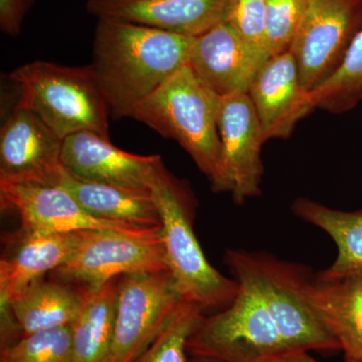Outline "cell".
Returning <instances> with one entry per match:
<instances>
[{
	"mask_svg": "<svg viewBox=\"0 0 362 362\" xmlns=\"http://www.w3.org/2000/svg\"><path fill=\"white\" fill-rule=\"evenodd\" d=\"M187 362H223L218 359L209 358L204 356H189Z\"/></svg>",
	"mask_w": 362,
	"mask_h": 362,
	"instance_id": "obj_30",
	"label": "cell"
},
{
	"mask_svg": "<svg viewBox=\"0 0 362 362\" xmlns=\"http://www.w3.org/2000/svg\"><path fill=\"white\" fill-rule=\"evenodd\" d=\"M315 109L343 113L362 102V30L352 40L341 65L312 90Z\"/></svg>",
	"mask_w": 362,
	"mask_h": 362,
	"instance_id": "obj_23",
	"label": "cell"
},
{
	"mask_svg": "<svg viewBox=\"0 0 362 362\" xmlns=\"http://www.w3.org/2000/svg\"><path fill=\"white\" fill-rule=\"evenodd\" d=\"M201 305L185 300L148 347L132 362H187V343L204 319Z\"/></svg>",
	"mask_w": 362,
	"mask_h": 362,
	"instance_id": "obj_24",
	"label": "cell"
},
{
	"mask_svg": "<svg viewBox=\"0 0 362 362\" xmlns=\"http://www.w3.org/2000/svg\"><path fill=\"white\" fill-rule=\"evenodd\" d=\"M221 99L187 64L140 104L131 118L177 142L213 187L221 168Z\"/></svg>",
	"mask_w": 362,
	"mask_h": 362,
	"instance_id": "obj_2",
	"label": "cell"
},
{
	"mask_svg": "<svg viewBox=\"0 0 362 362\" xmlns=\"http://www.w3.org/2000/svg\"><path fill=\"white\" fill-rule=\"evenodd\" d=\"M266 2L267 0H228L223 20L243 39L264 51Z\"/></svg>",
	"mask_w": 362,
	"mask_h": 362,
	"instance_id": "obj_27",
	"label": "cell"
},
{
	"mask_svg": "<svg viewBox=\"0 0 362 362\" xmlns=\"http://www.w3.org/2000/svg\"><path fill=\"white\" fill-rule=\"evenodd\" d=\"M84 301V290L44 278L28 286L9 302L23 337L37 331L71 325Z\"/></svg>",
	"mask_w": 362,
	"mask_h": 362,
	"instance_id": "obj_20",
	"label": "cell"
},
{
	"mask_svg": "<svg viewBox=\"0 0 362 362\" xmlns=\"http://www.w3.org/2000/svg\"><path fill=\"white\" fill-rule=\"evenodd\" d=\"M265 141L287 139L298 122L315 109L302 85L296 61L287 51L270 57L252 81L249 93Z\"/></svg>",
	"mask_w": 362,
	"mask_h": 362,
	"instance_id": "obj_15",
	"label": "cell"
},
{
	"mask_svg": "<svg viewBox=\"0 0 362 362\" xmlns=\"http://www.w3.org/2000/svg\"><path fill=\"white\" fill-rule=\"evenodd\" d=\"M35 0H0V28L9 37H18L23 20Z\"/></svg>",
	"mask_w": 362,
	"mask_h": 362,
	"instance_id": "obj_28",
	"label": "cell"
},
{
	"mask_svg": "<svg viewBox=\"0 0 362 362\" xmlns=\"http://www.w3.org/2000/svg\"><path fill=\"white\" fill-rule=\"evenodd\" d=\"M304 293L339 342L345 362L362 361V273L339 278L308 275Z\"/></svg>",
	"mask_w": 362,
	"mask_h": 362,
	"instance_id": "obj_17",
	"label": "cell"
},
{
	"mask_svg": "<svg viewBox=\"0 0 362 362\" xmlns=\"http://www.w3.org/2000/svg\"><path fill=\"white\" fill-rule=\"evenodd\" d=\"M185 298L169 270L119 277L115 333L106 362H132Z\"/></svg>",
	"mask_w": 362,
	"mask_h": 362,
	"instance_id": "obj_8",
	"label": "cell"
},
{
	"mask_svg": "<svg viewBox=\"0 0 362 362\" xmlns=\"http://www.w3.org/2000/svg\"><path fill=\"white\" fill-rule=\"evenodd\" d=\"M63 139L37 113L16 102L0 130V183L57 185Z\"/></svg>",
	"mask_w": 362,
	"mask_h": 362,
	"instance_id": "obj_11",
	"label": "cell"
},
{
	"mask_svg": "<svg viewBox=\"0 0 362 362\" xmlns=\"http://www.w3.org/2000/svg\"><path fill=\"white\" fill-rule=\"evenodd\" d=\"M62 163L80 180L144 192H151L152 182L163 165L159 156L128 153L114 146L109 138L90 131L63 140Z\"/></svg>",
	"mask_w": 362,
	"mask_h": 362,
	"instance_id": "obj_12",
	"label": "cell"
},
{
	"mask_svg": "<svg viewBox=\"0 0 362 362\" xmlns=\"http://www.w3.org/2000/svg\"><path fill=\"white\" fill-rule=\"evenodd\" d=\"M83 290L82 309L71 324L75 361L106 362L115 333L119 277L101 287Z\"/></svg>",
	"mask_w": 362,
	"mask_h": 362,
	"instance_id": "obj_21",
	"label": "cell"
},
{
	"mask_svg": "<svg viewBox=\"0 0 362 362\" xmlns=\"http://www.w3.org/2000/svg\"><path fill=\"white\" fill-rule=\"evenodd\" d=\"M9 80L20 90L18 101L62 139L83 131L110 139V112L90 66L35 61L11 71Z\"/></svg>",
	"mask_w": 362,
	"mask_h": 362,
	"instance_id": "obj_3",
	"label": "cell"
},
{
	"mask_svg": "<svg viewBox=\"0 0 362 362\" xmlns=\"http://www.w3.org/2000/svg\"><path fill=\"white\" fill-rule=\"evenodd\" d=\"M194 37L125 21L98 20L90 64L116 118L135 109L188 64Z\"/></svg>",
	"mask_w": 362,
	"mask_h": 362,
	"instance_id": "obj_1",
	"label": "cell"
},
{
	"mask_svg": "<svg viewBox=\"0 0 362 362\" xmlns=\"http://www.w3.org/2000/svg\"><path fill=\"white\" fill-rule=\"evenodd\" d=\"M259 362H318L307 351H291L268 357Z\"/></svg>",
	"mask_w": 362,
	"mask_h": 362,
	"instance_id": "obj_29",
	"label": "cell"
},
{
	"mask_svg": "<svg viewBox=\"0 0 362 362\" xmlns=\"http://www.w3.org/2000/svg\"><path fill=\"white\" fill-rule=\"evenodd\" d=\"M306 6L307 0H267L264 47L269 57L289 51Z\"/></svg>",
	"mask_w": 362,
	"mask_h": 362,
	"instance_id": "obj_26",
	"label": "cell"
},
{
	"mask_svg": "<svg viewBox=\"0 0 362 362\" xmlns=\"http://www.w3.org/2000/svg\"><path fill=\"white\" fill-rule=\"evenodd\" d=\"M169 270L161 226L137 230H81L70 258L52 272L59 282L95 289L132 274Z\"/></svg>",
	"mask_w": 362,
	"mask_h": 362,
	"instance_id": "obj_7",
	"label": "cell"
},
{
	"mask_svg": "<svg viewBox=\"0 0 362 362\" xmlns=\"http://www.w3.org/2000/svg\"><path fill=\"white\" fill-rule=\"evenodd\" d=\"M90 216L99 220L147 230L161 226L151 192H136L71 175L64 168L58 185Z\"/></svg>",
	"mask_w": 362,
	"mask_h": 362,
	"instance_id": "obj_19",
	"label": "cell"
},
{
	"mask_svg": "<svg viewBox=\"0 0 362 362\" xmlns=\"http://www.w3.org/2000/svg\"><path fill=\"white\" fill-rule=\"evenodd\" d=\"M80 232L16 233L0 261V302L9 303L33 282L63 265L75 251Z\"/></svg>",
	"mask_w": 362,
	"mask_h": 362,
	"instance_id": "obj_18",
	"label": "cell"
},
{
	"mask_svg": "<svg viewBox=\"0 0 362 362\" xmlns=\"http://www.w3.org/2000/svg\"><path fill=\"white\" fill-rule=\"evenodd\" d=\"M221 144L220 175L214 192H230L237 204L261 194V150L265 139L249 94L221 99L218 118Z\"/></svg>",
	"mask_w": 362,
	"mask_h": 362,
	"instance_id": "obj_10",
	"label": "cell"
},
{
	"mask_svg": "<svg viewBox=\"0 0 362 362\" xmlns=\"http://www.w3.org/2000/svg\"><path fill=\"white\" fill-rule=\"evenodd\" d=\"M292 211L298 218L327 233L337 244V259L321 276L339 278L362 273V209L337 211L302 197L293 202Z\"/></svg>",
	"mask_w": 362,
	"mask_h": 362,
	"instance_id": "obj_22",
	"label": "cell"
},
{
	"mask_svg": "<svg viewBox=\"0 0 362 362\" xmlns=\"http://www.w3.org/2000/svg\"><path fill=\"white\" fill-rule=\"evenodd\" d=\"M1 362H76L71 325L23 337L1 354Z\"/></svg>",
	"mask_w": 362,
	"mask_h": 362,
	"instance_id": "obj_25",
	"label": "cell"
},
{
	"mask_svg": "<svg viewBox=\"0 0 362 362\" xmlns=\"http://www.w3.org/2000/svg\"><path fill=\"white\" fill-rule=\"evenodd\" d=\"M362 30V0H307L291 52L302 85L312 92L337 70Z\"/></svg>",
	"mask_w": 362,
	"mask_h": 362,
	"instance_id": "obj_9",
	"label": "cell"
},
{
	"mask_svg": "<svg viewBox=\"0 0 362 362\" xmlns=\"http://www.w3.org/2000/svg\"><path fill=\"white\" fill-rule=\"evenodd\" d=\"M361 362H362V361H361Z\"/></svg>",
	"mask_w": 362,
	"mask_h": 362,
	"instance_id": "obj_31",
	"label": "cell"
},
{
	"mask_svg": "<svg viewBox=\"0 0 362 362\" xmlns=\"http://www.w3.org/2000/svg\"><path fill=\"white\" fill-rule=\"evenodd\" d=\"M0 199L2 206L13 209L20 216L18 233L23 235L88 230H143L90 216L65 189L57 185L0 183Z\"/></svg>",
	"mask_w": 362,
	"mask_h": 362,
	"instance_id": "obj_14",
	"label": "cell"
},
{
	"mask_svg": "<svg viewBox=\"0 0 362 362\" xmlns=\"http://www.w3.org/2000/svg\"><path fill=\"white\" fill-rule=\"evenodd\" d=\"M228 0H88L98 20L125 21L197 37L225 20Z\"/></svg>",
	"mask_w": 362,
	"mask_h": 362,
	"instance_id": "obj_16",
	"label": "cell"
},
{
	"mask_svg": "<svg viewBox=\"0 0 362 362\" xmlns=\"http://www.w3.org/2000/svg\"><path fill=\"white\" fill-rule=\"evenodd\" d=\"M151 194L160 216L168 269L183 297L206 311L226 308L237 296V281L207 261L194 232L189 197L164 164L152 182Z\"/></svg>",
	"mask_w": 362,
	"mask_h": 362,
	"instance_id": "obj_5",
	"label": "cell"
},
{
	"mask_svg": "<svg viewBox=\"0 0 362 362\" xmlns=\"http://www.w3.org/2000/svg\"><path fill=\"white\" fill-rule=\"evenodd\" d=\"M254 279L288 351H335L339 342L312 308L304 293L303 267L264 252L228 250Z\"/></svg>",
	"mask_w": 362,
	"mask_h": 362,
	"instance_id": "obj_6",
	"label": "cell"
},
{
	"mask_svg": "<svg viewBox=\"0 0 362 362\" xmlns=\"http://www.w3.org/2000/svg\"><path fill=\"white\" fill-rule=\"evenodd\" d=\"M264 49L243 39L230 23L221 21L194 37L188 65L218 96L247 94L267 59Z\"/></svg>",
	"mask_w": 362,
	"mask_h": 362,
	"instance_id": "obj_13",
	"label": "cell"
},
{
	"mask_svg": "<svg viewBox=\"0 0 362 362\" xmlns=\"http://www.w3.org/2000/svg\"><path fill=\"white\" fill-rule=\"evenodd\" d=\"M225 261L237 281V296L218 314L204 317L188 338V356L259 362L289 352L251 274L226 255Z\"/></svg>",
	"mask_w": 362,
	"mask_h": 362,
	"instance_id": "obj_4",
	"label": "cell"
}]
</instances>
